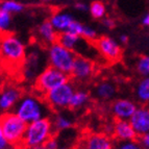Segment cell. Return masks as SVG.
<instances>
[{"mask_svg": "<svg viewBox=\"0 0 149 149\" xmlns=\"http://www.w3.org/2000/svg\"><path fill=\"white\" fill-rule=\"evenodd\" d=\"M52 121V126L54 132H65V130H68L71 127L73 126V120L67 116V115L62 114V113H58L54 116V117L51 119Z\"/></svg>", "mask_w": 149, "mask_h": 149, "instance_id": "cell-20", "label": "cell"}, {"mask_svg": "<svg viewBox=\"0 0 149 149\" xmlns=\"http://www.w3.org/2000/svg\"><path fill=\"white\" fill-rule=\"evenodd\" d=\"M84 41L86 40H84L81 37H78V36L74 35V33L70 31L60 32L58 37H57V42L60 43L61 45H63L65 48L74 51L75 53H76L77 48L79 47V45Z\"/></svg>", "mask_w": 149, "mask_h": 149, "instance_id": "cell-17", "label": "cell"}, {"mask_svg": "<svg viewBox=\"0 0 149 149\" xmlns=\"http://www.w3.org/2000/svg\"><path fill=\"white\" fill-rule=\"evenodd\" d=\"M95 71V66L93 62L84 55H77L73 64L70 77L74 81L82 82L91 79Z\"/></svg>", "mask_w": 149, "mask_h": 149, "instance_id": "cell-10", "label": "cell"}, {"mask_svg": "<svg viewBox=\"0 0 149 149\" xmlns=\"http://www.w3.org/2000/svg\"><path fill=\"white\" fill-rule=\"evenodd\" d=\"M136 69L142 76H149V55L140 57L136 64Z\"/></svg>", "mask_w": 149, "mask_h": 149, "instance_id": "cell-25", "label": "cell"}, {"mask_svg": "<svg viewBox=\"0 0 149 149\" xmlns=\"http://www.w3.org/2000/svg\"><path fill=\"white\" fill-rule=\"evenodd\" d=\"M22 96V91L18 87L5 86L3 89L0 90V112H13Z\"/></svg>", "mask_w": 149, "mask_h": 149, "instance_id": "cell-11", "label": "cell"}, {"mask_svg": "<svg viewBox=\"0 0 149 149\" xmlns=\"http://www.w3.org/2000/svg\"><path fill=\"white\" fill-rule=\"evenodd\" d=\"M84 27H85V24H82V23H80V22H78V21L74 20L72 24L70 25L69 29H68L67 31L72 32V33L78 36V37H81L82 31H84Z\"/></svg>", "mask_w": 149, "mask_h": 149, "instance_id": "cell-28", "label": "cell"}, {"mask_svg": "<svg viewBox=\"0 0 149 149\" xmlns=\"http://www.w3.org/2000/svg\"><path fill=\"white\" fill-rule=\"evenodd\" d=\"M8 143L3 137H0V149H5L8 147Z\"/></svg>", "mask_w": 149, "mask_h": 149, "instance_id": "cell-34", "label": "cell"}, {"mask_svg": "<svg viewBox=\"0 0 149 149\" xmlns=\"http://www.w3.org/2000/svg\"><path fill=\"white\" fill-rule=\"evenodd\" d=\"M102 25L107 29H113L116 26V22L114 21V19L109 17H105L104 19H102Z\"/></svg>", "mask_w": 149, "mask_h": 149, "instance_id": "cell-29", "label": "cell"}, {"mask_svg": "<svg viewBox=\"0 0 149 149\" xmlns=\"http://www.w3.org/2000/svg\"><path fill=\"white\" fill-rule=\"evenodd\" d=\"M80 149H115V142L107 134L90 132L84 136L79 143Z\"/></svg>", "mask_w": 149, "mask_h": 149, "instance_id": "cell-9", "label": "cell"}, {"mask_svg": "<svg viewBox=\"0 0 149 149\" xmlns=\"http://www.w3.org/2000/svg\"><path fill=\"white\" fill-rule=\"evenodd\" d=\"M43 2H46V3H52V2H56L58 0H42Z\"/></svg>", "mask_w": 149, "mask_h": 149, "instance_id": "cell-38", "label": "cell"}, {"mask_svg": "<svg viewBox=\"0 0 149 149\" xmlns=\"http://www.w3.org/2000/svg\"><path fill=\"white\" fill-rule=\"evenodd\" d=\"M54 134L52 121L48 117L27 124L23 137L21 148L28 149L32 147L44 146Z\"/></svg>", "mask_w": 149, "mask_h": 149, "instance_id": "cell-3", "label": "cell"}, {"mask_svg": "<svg viewBox=\"0 0 149 149\" xmlns=\"http://www.w3.org/2000/svg\"><path fill=\"white\" fill-rule=\"evenodd\" d=\"M58 149H73L72 147H69V146H60Z\"/></svg>", "mask_w": 149, "mask_h": 149, "instance_id": "cell-39", "label": "cell"}, {"mask_svg": "<svg viewBox=\"0 0 149 149\" xmlns=\"http://www.w3.org/2000/svg\"><path fill=\"white\" fill-rule=\"evenodd\" d=\"M75 91H76L75 84L69 80L64 85L49 91L43 99L45 100V102L47 103L50 109L58 112V111L69 109L70 101Z\"/></svg>", "mask_w": 149, "mask_h": 149, "instance_id": "cell-7", "label": "cell"}, {"mask_svg": "<svg viewBox=\"0 0 149 149\" xmlns=\"http://www.w3.org/2000/svg\"><path fill=\"white\" fill-rule=\"evenodd\" d=\"M115 149H144L139 140L134 141H122L115 143Z\"/></svg>", "mask_w": 149, "mask_h": 149, "instance_id": "cell-26", "label": "cell"}, {"mask_svg": "<svg viewBox=\"0 0 149 149\" xmlns=\"http://www.w3.org/2000/svg\"><path fill=\"white\" fill-rule=\"evenodd\" d=\"M81 38L84 40H86L87 42H95L98 39V32L92 26H88L85 25L84 27V31H82Z\"/></svg>", "mask_w": 149, "mask_h": 149, "instance_id": "cell-27", "label": "cell"}, {"mask_svg": "<svg viewBox=\"0 0 149 149\" xmlns=\"http://www.w3.org/2000/svg\"><path fill=\"white\" fill-rule=\"evenodd\" d=\"M134 96L142 104H149V76H143L134 88Z\"/></svg>", "mask_w": 149, "mask_h": 149, "instance_id": "cell-19", "label": "cell"}, {"mask_svg": "<svg viewBox=\"0 0 149 149\" xmlns=\"http://www.w3.org/2000/svg\"><path fill=\"white\" fill-rule=\"evenodd\" d=\"M141 23L143 26H146V27H149V12H147L143 17H142Z\"/></svg>", "mask_w": 149, "mask_h": 149, "instance_id": "cell-33", "label": "cell"}, {"mask_svg": "<svg viewBox=\"0 0 149 149\" xmlns=\"http://www.w3.org/2000/svg\"><path fill=\"white\" fill-rule=\"evenodd\" d=\"M132 128L134 129L138 138L149 132V105L142 104L138 107L137 111L129 119Z\"/></svg>", "mask_w": 149, "mask_h": 149, "instance_id": "cell-12", "label": "cell"}, {"mask_svg": "<svg viewBox=\"0 0 149 149\" xmlns=\"http://www.w3.org/2000/svg\"><path fill=\"white\" fill-rule=\"evenodd\" d=\"M12 24V15L0 8V35L8 32Z\"/></svg>", "mask_w": 149, "mask_h": 149, "instance_id": "cell-24", "label": "cell"}, {"mask_svg": "<svg viewBox=\"0 0 149 149\" xmlns=\"http://www.w3.org/2000/svg\"><path fill=\"white\" fill-rule=\"evenodd\" d=\"M89 12L93 19L101 20V19H104L107 15V6L99 0H95L89 5Z\"/></svg>", "mask_w": 149, "mask_h": 149, "instance_id": "cell-22", "label": "cell"}, {"mask_svg": "<svg viewBox=\"0 0 149 149\" xmlns=\"http://www.w3.org/2000/svg\"><path fill=\"white\" fill-rule=\"evenodd\" d=\"M95 46L97 51L109 62H117L122 55V48L120 44L109 36L98 38L95 41Z\"/></svg>", "mask_w": 149, "mask_h": 149, "instance_id": "cell-8", "label": "cell"}, {"mask_svg": "<svg viewBox=\"0 0 149 149\" xmlns=\"http://www.w3.org/2000/svg\"><path fill=\"white\" fill-rule=\"evenodd\" d=\"M38 36L40 38V40L42 41L44 44L50 46L53 43L57 42V37H58V32L55 30V28L52 26V24L50 23L49 20H46L40 24V26L38 27L37 31Z\"/></svg>", "mask_w": 149, "mask_h": 149, "instance_id": "cell-16", "label": "cell"}, {"mask_svg": "<svg viewBox=\"0 0 149 149\" xmlns=\"http://www.w3.org/2000/svg\"><path fill=\"white\" fill-rule=\"evenodd\" d=\"M28 149H48L47 147L45 146H38V147H32V148H28Z\"/></svg>", "mask_w": 149, "mask_h": 149, "instance_id": "cell-37", "label": "cell"}, {"mask_svg": "<svg viewBox=\"0 0 149 149\" xmlns=\"http://www.w3.org/2000/svg\"><path fill=\"white\" fill-rule=\"evenodd\" d=\"M77 149H80V148H77Z\"/></svg>", "mask_w": 149, "mask_h": 149, "instance_id": "cell-41", "label": "cell"}, {"mask_svg": "<svg viewBox=\"0 0 149 149\" xmlns=\"http://www.w3.org/2000/svg\"><path fill=\"white\" fill-rule=\"evenodd\" d=\"M74 20L75 19L73 18V16L67 12H56L52 14L49 19L50 23L58 33L67 31Z\"/></svg>", "mask_w": 149, "mask_h": 149, "instance_id": "cell-15", "label": "cell"}, {"mask_svg": "<svg viewBox=\"0 0 149 149\" xmlns=\"http://www.w3.org/2000/svg\"><path fill=\"white\" fill-rule=\"evenodd\" d=\"M138 109L137 103L134 100L127 98H120L113 102L111 111L116 120H128L132 117Z\"/></svg>", "mask_w": 149, "mask_h": 149, "instance_id": "cell-13", "label": "cell"}, {"mask_svg": "<svg viewBox=\"0 0 149 149\" xmlns=\"http://www.w3.org/2000/svg\"><path fill=\"white\" fill-rule=\"evenodd\" d=\"M69 80V74H66L60 70L48 66L37 76L35 81V89L44 97L49 91L64 85Z\"/></svg>", "mask_w": 149, "mask_h": 149, "instance_id": "cell-6", "label": "cell"}, {"mask_svg": "<svg viewBox=\"0 0 149 149\" xmlns=\"http://www.w3.org/2000/svg\"><path fill=\"white\" fill-rule=\"evenodd\" d=\"M90 101V94L85 90H76L70 101L69 109H79L86 107Z\"/></svg>", "mask_w": 149, "mask_h": 149, "instance_id": "cell-21", "label": "cell"}, {"mask_svg": "<svg viewBox=\"0 0 149 149\" xmlns=\"http://www.w3.org/2000/svg\"><path fill=\"white\" fill-rule=\"evenodd\" d=\"M119 42L121 44H126L128 42V37L126 35H120L119 36Z\"/></svg>", "mask_w": 149, "mask_h": 149, "instance_id": "cell-35", "label": "cell"}, {"mask_svg": "<svg viewBox=\"0 0 149 149\" xmlns=\"http://www.w3.org/2000/svg\"><path fill=\"white\" fill-rule=\"evenodd\" d=\"M0 8L13 15V14H19V13L23 12L24 5L19 1H16V0H5V1L1 2Z\"/></svg>", "mask_w": 149, "mask_h": 149, "instance_id": "cell-23", "label": "cell"}, {"mask_svg": "<svg viewBox=\"0 0 149 149\" xmlns=\"http://www.w3.org/2000/svg\"><path fill=\"white\" fill-rule=\"evenodd\" d=\"M113 134L117 142L138 140V134L128 120H116L113 124Z\"/></svg>", "mask_w": 149, "mask_h": 149, "instance_id": "cell-14", "label": "cell"}, {"mask_svg": "<svg viewBox=\"0 0 149 149\" xmlns=\"http://www.w3.org/2000/svg\"><path fill=\"white\" fill-rule=\"evenodd\" d=\"M74 8L75 10H79V12H87V10H89V5H87L82 1H78V2L75 3Z\"/></svg>", "mask_w": 149, "mask_h": 149, "instance_id": "cell-32", "label": "cell"}, {"mask_svg": "<svg viewBox=\"0 0 149 149\" xmlns=\"http://www.w3.org/2000/svg\"><path fill=\"white\" fill-rule=\"evenodd\" d=\"M139 142L141 143L142 147L144 149H149V132L144 136H142V137L138 138Z\"/></svg>", "mask_w": 149, "mask_h": 149, "instance_id": "cell-31", "label": "cell"}, {"mask_svg": "<svg viewBox=\"0 0 149 149\" xmlns=\"http://www.w3.org/2000/svg\"><path fill=\"white\" fill-rule=\"evenodd\" d=\"M0 137H3V136H2V130H1V124H0Z\"/></svg>", "mask_w": 149, "mask_h": 149, "instance_id": "cell-40", "label": "cell"}, {"mask_svg": "<svg viewBox=\"0 0 149 149\" xmlns=\"http://www.w3.org/2000/svg\"><path fill=\"white\" fill-rule=\"evenodd\" d=\"M94 93L98 99L102 100V101H107V100L114 98L116 93H117V89L113 82L102 81L96 86Z\"/></svg>", "mask_w": 149, "mask_h": 149, "instance_id": "cell-18", "label": "cell"}, {"mask_svg": "<svg viewBox=\"0 0 149 149\" xmlns=\"http://www.w3.org/2000/svg\"><path fill=\"white\" fill-rule=\"evenodd\" d=\"M0 124L2 136L8 144L21 147L27 124L14 112L2 113L0 115Z\"/></svg>", "mask_w": 149, "mask_h": 149, "instance_id": "cell-4", "label": "cell"}, {"mask_svg": "<svg viewBox=\"0 0 149 149\" xmlns=\"http://www.w3.org/2000/svg\"><path fill=\"white\" fill-rule=\"evenodd\" d=\"M45 146L47 147L48 149H58L60 148V143H58V140L56 138L52 137L45 144Z\"/></svg>", "mask_w": 149, "mask_h": 149, "instance_id": "cell-30", "label": "cell"}, {"mask_svg": "<svg viewBox=\"0 0 149 149\" xmlns=\"http://www.w3.org/2000/svg\"><path fill=\"white\" fill-rule=\"evenodd\" d=\"M26 60V46L12 32L0 35V61L3 66L16 68L22 66Z\"/></svg>", "mask_w": 149, "mask_h": 149, "instance_id": "cell-1", "label": "cell"}, {"mask_svg": "<svg viewBox=\"0 0 149 149\" xmlns=\"http://www.w3.org/2000/svg\"><path fill=\"white\" fill-rule=\"evenodd\" d=\"M50 107L36 95H23L13 112L21 118L26 124L46 118L49 114Z\"/></svg>", "mask_w": 149, "mask_h": 149, "instance_id": "cell-2", "label": "cell"}, {"mask_svg": "<svg viewBox=\"0 0 149 149\" xmlns=\"http://www.w3.org/2000/svg\"><path fill=\"white\" fill-rule=\"evenodd\" d=\"M3 68H4V66H3V64L1 63V61H0V77L2 76V74H3Z\"/></svg>", "mask_w": 149, "mask_h": 149, "instance_id": "cell-36", "label": "cell"}, {"mask_svg": "<svg viewBox=\"0 0 149 149\" xmlns=\"http://www.w3.org/2000/svg\"><path fill=\"white\" fill-rule=\"evenodd\" d=\"M76 56L77 54L74 51L65 48L58 42H55L48 46L47 57L49 66L66 74L70 75Z\"/></svg>", "mask_w": 149, "mask_h": 149, "instance_id": "cell-5", "label": "cell"}]
</instances>
